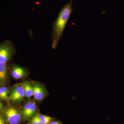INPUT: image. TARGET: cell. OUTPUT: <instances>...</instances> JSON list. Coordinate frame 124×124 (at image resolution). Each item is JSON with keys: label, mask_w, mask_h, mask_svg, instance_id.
I'll list each match as a JSON object with an SVG mask.
<instances>
[{"label": "cell", "mask_w": 124, "mask_h": 124, "mask_svg": "<svg viewBox=\"0 0 124 124\" xmlns=\"http://www.w3.org/2000/svg\"><path fill=\"white\" fill-rule=\"evenodd\" d=\"M73 1L71 0L60 9L57 19L53 24L52 46L54 49L56 48L63 36L64 29L73 10L72 7Z\"/></svg>", "instance_id": "1"}, {"label": "cell", "mask_w": 124, "mask_h": 124, "mask_svg": "<svg viewBox=\"0 0 124 124\" xmlns=\"http://www.w3.org/2000/svg\"><path fill=\"white\" fill-rule=\"evenodd\" d=\"M6 122L8 124H19L22 120L21 112L14 107L7 108L4 112Z\"/></svg>", "instance_id": "2"}, {"label": "cell", "mask_w": 124, "mask_h": 124, "mask_svg": "<svg viewBox=\"0 0 124 124\" xmlns=\"http://www.w3.org/2000/svg\"><path fill=\"white\" fill-rule=\"evenodd\" d=\"M13 53V46L5 43L0 45V63H6L11 58Z\"/></svg>", "instance_id": "3"}, {"label": "cell", "mask_w": 124, "mask_h": 124, "mask_svg": "<svg viewBox=\"0 0 124 124\" xmlns=\"http://www.w3.org/2000/svg\"><path fill=\"white\" fill-rule=\"evenodd\" d=\"M36 108V105L34 102H29L25 104L21 112L23 119L26 121L32 118L35 116Z\"/></svg>", "instance_id": "4"}, {"label": "cell", "mask_w": 124, "mask_h": 124, "mask_svg": "<svg viewBox=\"0 0 124 124\" xmlns=\"http://www.w3.org/2000/svg\"><path fill=\"white\" fill-rule=\"evenodd\" d=\"M25 93L22 85L15 86L11 90L9 97V100L16 102H20L23 99Z\"/></svg>", "instance_id": "5"}, {"label": "cell", "mask_w": 124, "mask_h": 124, "mask_svg": "<svg viewBox=\"0 0 124 124\" xmlns=\"http://www.w3.org/2000/svg\"><path fill=\"white\" fill-rule=\"evenodd\" d=\"M33 95L36 99L42 100L45 95L44 88L43 86L38 84H36L33 87Z\"/></svg>", "instance_id": "6"}, {"label": "cell", "mask_w": 124, "mask_h": 124, "mask_svg": "<svg viewBox=\"0 0 124 124\" xmlns=\"http://www.w3.org/2000/svg\"><path fill=\"white\" fill-rule=\"evenodd\" d=\"M26 72L23 68L17 66H14L12 68V76L16 79H19L24 76Z\"/></svg>", "instance_id": "7"}, {"label": "cell", "mask_w": 124, "mask_h": 124, "mask_svg": "<svg viewBox=\"0 0 124 124\" xmlns=\"http://www.w3.org/2000/svg\"><path fill=\"white\" fill-rule=\"evenodd\" d=\"M24 88L25 96L27 98L31 97L33 95V87L29 82H24L22 84Z\"/></svg>", "instance_id": "8"}, {"label": "cell", "mask_w": 124, "mask_h": 124, "mask_svg": "<svg viewBox=\"0 0 124 124\" xmlns=\"http://www.w3.org/2000/svg\"><path fill=\"white\" fill-rule=\"evenodd\" d=\"M7 68L6 63H0V82H4L7 79Z\"/></svg>", "instance_id": "9"}, {"label": "cell", "mask_w": 124, "mask_h": 124, "mask_svg": "<svg viewBox=\"0 0 124 124\" xmlns=\"http://www.w3.org/2000/svg\"><path fill=\"white\" fill-rule=\"evenodd\" d=\"M40 118L43 124H49L52 120L51 117L42 115H40Z\"/></svg>", "instance_id": "10"}, {"label": "cell", "mask_w": 124, "mask_h": 124, "mask_svg": "<svg viewBox=\"0 0 124 124\" xmlns=\"http://www.w3.org/2000/svg\"><path fill=\"white\" fill-rule=\"evenodd\" d=\"M30 124H43L40 118V115L38 113L34 116L31 120Z\"/></svg>", "instance_id": "11"}, {"label": "cell", "mask_w": 124, "mask_h": 124, "mask_svg": "<svg viewBox=\"0 0 124 124\" xmlns=\"http://www.w3.org/2000/svg\"><path fill=\"white\" fill-rule=\"evenodd\" d=\"M0 90L1 91L2 93H3L6 99H8V94L9 93V90L6 87H2L0 88Z\"/></svg>", "instance_id": "12"}, {"label": "cell", "mask_w": 124, "mask_h": 124, "mask_svg": "<svg viewBox=\"0 0 124 124\" xmlns=\"http://www.w3.org/2000/svg\"><path fill=\"white\" fill-rule=\"evenodd\" d=\"M49 124H62V122L58 121H53Z\"/></svg>", "instance_id": "13"}, {"label": "cell", "mask_w": 124, "mask_h": 124, "mask_svg": "<svg viewBox=\"0 0 124 124\" xmlns=\"http://www.w3.org/2000/svg\"><path fill=\"white\" fill-rule=\"evenodd\" d=\"M0 97L1 98L3 99L6 100V98L5 97L3 93H2V92H1L0 90Z\"/></svg>", "instance_id": "14"}, {"label": "cell", "mask_w": 124, "mask_h": 124, "mask_svg": "<svg viewBox=\"0 0 124 124\" xmlns=\"http://www.w3.org/2000/svg\"><path fill=\"white\" fill-rule=\"evenodd\" d=\"M0 124H5L4 120L1 116H0Z\"/></svg>", "instance_id": "15"}, {"label": "cell", "mask_w": 124, "mask_h": 124, "mask_svg": "<svg viewBox=\"0 0 124 124\" xmlns=\"http://www.w3.org/2000/svg\"><path fill=\"white\" fill-rule=\"evenodd\" d=\"M1 106H2V105H1V103L0 101V109L1 108Z\"/></svg>", "instance_id": "16"}, {"label": "cell", "mask_w": 124, "mask_h": 124, "mask_svg": "<svg viewBox=\"0 0 124 124\" xmlns=\"http://www.w3.org/2000/svg\"></svg>", "instance_id": "17"}]
</instances>
